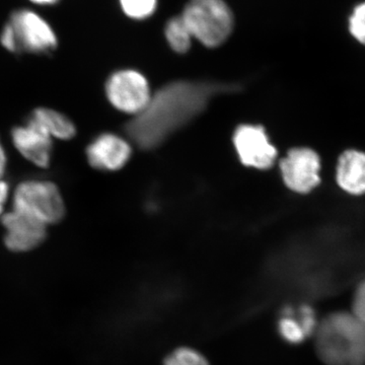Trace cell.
Instances as JSON below:
<instances>
[{
  "label": "cell",
  "mask_w": 365,
  "mask_h": 365,
  "mask_svg": "<svg viewBox=\"0 0 365 365\" xmlns=\"http://www.w3.org/2000/svg\"><path fill=\"white\" fill-rule=\"evenodd\" d=\"M235 83L180 81L151 96L143 111L126 125L130 140L143 150H153L202 114L216 96L235 93Z\"/></svg>",
  "instance_id": "obj_1"
},
{
  "label": "cell",
  "mask_w": 365,
  "mask_h": 365,
  "mask_svg": "<svg viewBox=\"0 0 365 365\" xmlns=\"http://www.w3.org/2000/svg\"><path fill=\"white\" fill-rule=\"evenodd\" d=\"M314 335L317 353L327 365H365V324L354 314H330Z\"/></svg>",
  "instance_id": "obj_2"
},
{
  "label": "cell",
  "mask_w": 365,
  "mask_h": 365,
  "mask_svg": "<svg viewBox=\"0 0 365 365\" xmlns=\"http://www.w3.org/2000/svg\"><path fill=\"white\" fill-rule=\"evenodd\" d=\"M182 18L194 39L209 48L225 43L234 29V16L223 0H190Z\"/></svg>",
  "instance_id": "obj_3"
},
{
  "label": "cell",
  "mask_w": 365,
  "mask_h": 365,
  "mask_svg": "<svg viewBox=\"0 0 365 365\" xmlns=\"http://www.w3.org/2000/svg\"><path fill=\"white\" fill-rule=\"evenodd\" d=\"M0 42L11 52L44 53L57 47V37L51 26L29 9H21L11 16L2 30Z\"/></svg>",
  "instance_id": "obj_4"
},
{
  "label": "cell",
  "mask_w": 365,
  "mask_h": 365,
  "mask_svg": "<svg viewBox=\"0 0 365 365\" xmlns=\"http://www.w3.org/2000/svg\"><path fill=\"white\" fill-rule=\"evenodd\" d=\"M14 210L47 225L62 220L66 207L56 185L45 180H26L14 192Z\"/></svg>",
  "instance_id": "obj_5"
},
{
  "label": "cell",
  "mask_w": 365,
  "mask_h": 365,
  "mask_svg": "<svg viewBox=\"0 0 365 365\" xmlns=\"http://www.w3.org/2000/svg\"><path fill=\"white\" fill-rule=\"evenodd\" d=\"M106 93L115 108L134 116L143 111L151 98L148 81L143 74L134 71L112 74L106 85Z\"/></svg>",
  "instance_id": "obj_6"
},
{
  "label": "cell",
  "mask_w": 365,
  "mask_h": 365,
  "mask_svg": "<svg viewBox=\"0 0 365 365\" xmlns=\"http://www.w3.org/2000/svg\"><path fill=\"white\" fill-rule=\"evenodd\" d=\"M285 185L294 192L306 194L321 182V160L318 153L307 148H294L280 163Z\"/></svg>",
  "instance_id": "obj_7"
},
{
  "label": "cell",
  "mask_w": 365,
  "mask_h": 365,
  "mask_svg": "<svg viewBox=\"0 0 365 365\" xmlns=\"http://www.w3.org/2000/svg\"><path fill=\"white\" fill-rule=\"evenodd\" d=\"M234 143L240 160L247 167L268 170L275 163L277 150L263 127L241 125L235 132Z\"/></svg>",
  "instance_id": "obj_8"
},
{
  "label": "cell",
  "mask_w": 365,
  "mask_h": 365,
  "mask_svg": "<svg viewBox=\"0 0 365 365\" xmlns=\"http://www.w3.org/2000/svg\"><path fill=\"white\" fill-rule=\"evenodd\" d=\"M7 248L14 252L30 251L39 246L46 237V225L39 220L13 210L2 218Z\"/></svg>",
  "instance_id": "obj_9"
},
{
  "label": "cell",
  "mask_w": 365,
  "mask_h": 365,
  "mask_svg": "<svg viewBox=\"0 0 365 365\" xmlns=\"http://www.w3.org/2000/svg\"><path fill=\"white\" fill-rule=\"evenodd\" d=\"M91 167L103 170H117L124 167L131 155V146L115 134H103L86 150Z\"/></svg>",
  "instance_id": "obj_10"
},
{
  "label": "cell",
  "mask_w": 365,
  "mask_h": 365,
  "mask_svg": "<svg viewBox=\"0 0 365 365\" xmlns=\"http://www.w3.org/2000/svg\"><path fill=\"white\" fill-rule=\"evenodd\" d=\"M14 145L21 155L40 168L49 165L52 155V138L32 121L16 127L11 132Z\"/></svg>",
  "instance_id": "obj_11"
},
{
  "label": "cell",
  "mask_w": 365,
  "mask_h": 365,
  "mask_svg": "<svg viewBox=\"0 0 365 365\" xmlns=\"http://www.w3.org/2000/svg\"><path fill=\"white\" fill-rule=\"evenodd\" d=\"M338 185L353 195L365 193V153L347 150L341 155L337 165Z\"/></svg>",
  "instance_id": "obj_12"
},
{
  "label": "cell",
  "mask_w": 365,
  "mask_h": 365,
  "mask_svg": "<svg viewBox=\"0 0 365 365\" xmlns=\"http://www.w3.org/2000/svg\"><path fill=\"white\" fill-rule=\"evenodd\" d=\"M30 121L39 126L51 138L67 140L76 135V127L71 120L53 110L40 108L33 113Z\"/></svg>",
  "instance_id": "obj_13"
},
{
  "label": "cell",
  "mask_w": 365,
  "mask_h": 365,
  "mask_svg": "<svg viewBox=\"0 0 365 365\" xmlns=\"http://www.w3.org/2000/svg\"><path fill=\"white\" fill-rule=\"evenodd\" d=\"M278 332L282 339L290 344H299L309 336L304 330L300 312H295L294 307H285L278 321Z\"/></svg>",
  "instance_id": "obj_14"
},
{
  "label": "cell",
  "mask_w": 365,
  "mask_h": 365,
  "mask_svg": "<svg viewBox=\"0 0 365 365\" xmlns=\"http://www.w3.org/2000/svg\"><path fill=\"white\" fill-rule=\"evenodd\" d=\"M165 38L170 47L177 53H186L191 47L192 36L182 16H175L165 26Z\"/></svg>",
  "instance_id": "obj_15"
},
{
  "label": "cell",
  "mask_w": 365,
  "mask_h": 365,
  "mask_svg": "<svg viewBox=\"0 0 365 365\" xmlns=\"http://www.w3.org/2000/svg\"><path fill=\"white\" fill-rule=\"evenodd\" d=\"M163 365H209L207 359L192 348H178L170 353Z\"/></svg>",
  "instance_id": "obj_16"
},
{
  "label": "cell",
  "mask_w": 365,
  "mask_h": 365,
  "mask_svg": "<svg viewBox=\"0 0 365 365\" xmlns=\"http://www.w3.org/2000/svg\"><path fill=\"white\" fill-rule=\"evenodd\" d=\"M122 9L129 18L143 20L155 13L157 0H120Z\"/></svg>",
  "instance_id": "obj_17"
},
{
  "label": "cell",
  "mask_w": 365,
  "mask_h": 365,
  "mask_svg": "<svg viewBox=\"0 0 365 365\" xmlns=\"http://www.w3.org/2000/svg\"><path fill=\"white\" fill-rule=\"evenodd\" d=\"M350 32L355 39L365 45V4L356 7L350 18Z\"/></svg>",
  "instance_id": "obj_18"
},
{
  "label": "cell",
  "mask_w": 365,
  "mask_h": 365,
  "mask_svg": "<svg viewBox=\"0 0 365 365\" xmlns=\"http://www.w3.org/2000/svg\"><path fill=\"white\" fill-rule=\"evenodd\" d=\"M353 314L365 324V280L355 292L354 300H353Z\"/></svg>",
  "instance_id": "obj_19"
},
{
  "label": "cell",
  "mask_w": 365,
  "mask_h": 365,
  "mask_svg": "<svg viewBox=\"0 0 365 365\" xmlns=\"http://www.w3.org/2000/svg\"><path fill=\"white\" fill-rule=\"evenodd\" d=\"M7 196H9V185L6 182L0 179V215L4 210V204L6 202Z\"/></svg>",
  "instance_id": "obj_20"
},
{
  "label": "cell",
  "mask_w": 365,
  "mask_h": 365,
  "mask_svg": "<svg viewBox=\"0 0 365 365\" xmlns=\"http://www.w3.org/2000/svg\"><path fill=\"white\" fill-rule=\"evenodd\" d=\"M6 155L1 144H0V179H1L2 175L6 172Z\"/></svg>",
  "instance_id": "obj_21"
},
{
  "label": "cell",
  "mask_w": 365,
  "mask_h": 365,
  "mask_svg": "<svg viewBox=\"0 0 365 365\" xmlns=\"http://www.w3.org/2000/svg\"><path fill=\"white\" fill-rule=\"evenodd\" d=\"M30 1L39 4V6H50V4H56L59 0H30Z\"/></svg>",
  "instance_id": "obj_22"
}]
</instances>
